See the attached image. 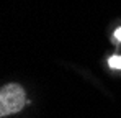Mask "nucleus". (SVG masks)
<instances>
[{"instance_id":"nucleus-1","label":"nucleus","mask_w":121,"mask_h":118,"mask_svg":"<svg viewBox=\"0 0 121 118\" xmlns=\"http://www.w3.org/2000/svg\"><path fill=\"white\" fill-rule=\"evenodd\" d=\"M26 103V92L20 84H5L0 89V117L15 115Z\"/></svg>"},{"instance_id":"nucleus-2","label":"nucleus","mask_w":121,"mask_h":118,"mask_svg":"<svg viewBox=\"0 0 121 118\" xmlns=\"http://www.w3.org/2000/svg\"><path fill=\"white\" fill-rule=\"evenodd\" d=\"M110 66H111V67H118V69H121V58L113 56V58L110 59Z\"/></svg>"},{"instance_id":"nucleus-3","label":"nucleus","mask_w":121,"mask_h":118,"mask_svg":"<svg viewBox=\"0 0 121 118\" xmlns=\"http://www.w3.org/2000/svg\"><path fill=\"white\" fill-rule=\"evenodd\" d=\"M115 38L121 39V28H118V30H116V31H115Z\"/></svg>"}]
</instances>
